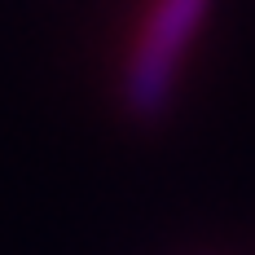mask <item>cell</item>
Listing matches in <instances>:
<instances>
[{
  "mask_svg": "<svg viewBox=\"0 0 255 255\" xmlns=\"http://www.w3.org/2000/svg\"><path fill=\"white\" fill-rule=\"evenodd\" d=\"M211 13L216 0H145L119 62V106L128 119L158 124L172 110Z\"/></svg>",
  "mask_w": 255,
  "mask_h": 255,
  "instance_id": "obj_1",
  "label": "cell"
}]
</instances>
